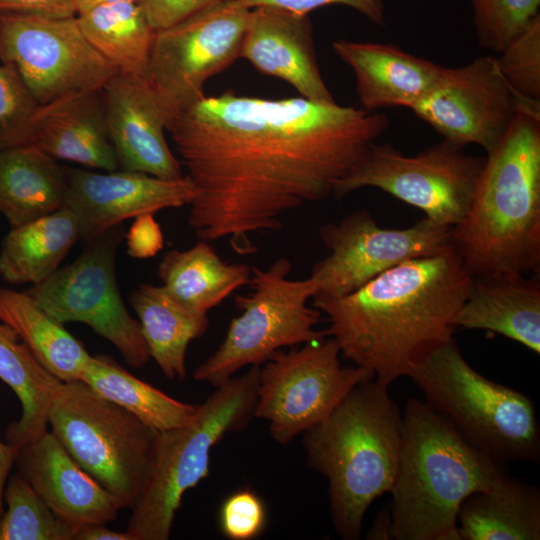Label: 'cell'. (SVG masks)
I'll return each mask as SVG.
<instances>
[{
    "instance_id": "cell-14",
    "label": "cell",
    "mask_w": 540,
    "mask_h": 540,
    "mask_svg": "<svg viewBox=\"0 0 540 540\" xmlns=\"http://www.w3.org/2000/svg\"><path fill=\"white\" fill-rule=\"evenodd\" d=\"M0 60L39 105L68 93L103 89L118 72L87 41L76 15L1 13Z\"/></svg>"
},
{
    "instance_id": "cell-32",
    "label": "cell",
    "mask_w": 540,
    "mask_h": 540,
    "mask_svg": "<svg viewBox=\"0 0 540 540\" xmlns=\"http://www.w3.org/2000/svg\"><path fill=\"white\" fill-rule=\"evenodd\" d=\"M80 380L158 432L187 425L197 410L136 378L110 356H91Z\"/></svg>"
},
{
    "instance_id": "cell-26",
    "label": "cell",
    "mask_w": 540,
    "mask_h": 540,
    "mask_svg": "<svg viewBox=\"0 0 540 540\" xmlns=\"http://www.w3.org/2000/svg\"><path fill=\"white\" fill-rule=\"evenodd\" d=\"M150 358L170 380L186 377V352L208 329L207 314L179 303L162 285L140 284L130 295Z\"/></svg>"
},
{
    "instance_id": "cell-45",
    "label": "cell",
    "mask_w": 540,
    "mask_h": 540,
    "mask_svg": "<svg viewBox=\"0 0 540 540\" xmlns=\"http://www.w3.org/2000/svg\"><path fill=\"white\" fill-rule=\"evenodd\" d=\"M118 1H134L140 3V0H75L76 15L95 6Z\"/></svg>"
},
{
    "instance_id": "cell-20",
    "label": "cell",
    "mask_w": 540,
    "mask_h": 540,
    "mask_svg": "<svg viewBox=\"0 0 540 540\" xmlns=\"http://www.w3.org/2000/svg\"><path fill=\"white\" fill-rule=\"evenodd\" d=\"M240 58L261 73L285 81L303 98L335 102L320 72L313 27L306 14L273 6L251 9Z\"/></svg>"
},
{
    "instance_id": "cell-12",
    "label": "cell",
    "mask_w": 540,
    "mask_h": 540,
    "mask_svg": "<svg viewBox=\"0 0 540 540\" xmlns=\"http://www.w3.org/2000/svg\"><path fill=\"white\" fill-rule=\"evenodd\" d=\"M340 357L328 337L280 349L260 366L254 418L269 423L277 443L286 445L321 423L356 385L375 378L368 369L343 367Z\"/></svg>"
},
{
    "instance_id": "cell-28",
    "label": "cell",
    "mask_w": 540,
    "mask_h": 540,
    "mask_svg": "<svg viewBox=\"0 0 540 540\" xmlns=\"http://www.w3.org/2000/svg\"><path fill=\"white\" fill-rule=\"evenodd\" d=\"M78 240L79 223L67 207L12 227L0 250V277L10 284L40 283L59 269Z\"/></svg>"
},
{
    "instance_id": "cell-23",
    "label": "cell",
    "mask_w": 540,
    "mask_h": 540,
    "mask_svg": "<svg viewBox=\"0 0 540 540\" xmlns=\"http://www.w3.org/2000/svg\"><path fill=\"white\" fill-rule=\"evenodd\" d=\"M539 275L473 276L453 326L487 330L540 353Z\"/></svg>"
},
{
    "instance_id": "cell-38",
    "label": "cell",
    "mask_w": 540,
    "mask_h": 540,
    "mask_svg": "<svg viewBox=\"0 0 540 540\" xmlns=\"http://www.w3.org/2000/svg\"><path fill=\"white\" fill-rule=\"evenodd\" d=\"M243 6L253 9L259 6H273L300 14L308 15L316 8L328 5L350 7L372 23L385 26L386 16L383 0H235Z\"/></svg>"
},
{
    "instance_id": "cell-3",
    "label": "cell",
    "mask_w": 540,
    "mask_h": 540,
    "mask_svg": "<svg viewBox=\"0 0 540 540\" xmlns=\"http://www.w3.org/2000/svg\"><path fill=\"white\" fill-rule=\"evenodd\" d=\"M451 247L472 276L539 275L540 106H524L488 154Z\"/></svg>"
},
{
    "instance_id": "cell-40",
    "label": "cell",
    "mask_w": 540,
    "mask_h": 540,
    "mask_svg": "<svg viewBox=\"0 0 540 540\" xmlns=\"http://www.w3.org/2000/svg\"><path fill=\"white\" fill-rule=\"evenodd\" d=\"M220 0H140L154 30H161Z\"/></svg>"
},
{
    "instance_id": "cell-27",
    "label": "cell",
    "mask_w": 540,
    "mask_h": 540,
    "mask_svg": "<svg viewBox=\"0 0 540 540\" xmlns=\"http://www.w3.org/2000/svg\"><path fill=\"white\" fill-rule=\"evenodd\" d=\"M161 285L179 303L207 314L242 286L249 285L251 267L228 263L207 242L164 254L157 269Z\"/></svg>"
},
{
    "instance_id": "cell-25",
    "label": "cell",
    "mask_w": 540,
    "mask_h": 540,
    "mask_svg": "<svg viewBox=\"0 0 540 540\" xmlns=\"http://www.w3.org/2000/svg\"><path fill=\"white\" fill-rule=\"evenodd\" d=\"M458 522L460 540H539L540 490L507 474L469 495Z\"/></svg>"
},
{
    "instance_id": "cell-7",
    "label": "cell",
    "mask_w": 540,
    "mask_h": 540,
    "mask_svg": "<svg viewBox=\"0 0 540 540\" xmlns=\"http://www.w3.org/2000/svg\"><path fill=\"white\" fill-rule=\"evenodd\" d=\"M260 366L231 377L197 406L185 426L158 433L150 474L131 508L126 531L134 540H167L184 493L208 476L210 452L254 418Z\"/></svg>"
},
{
    "instance_id": "cell-42",
    "label": "cell",
    "mask_w": 540,
    "mask_h": 540,
    "mask_svg": "<svg viewBox=\"0 0 540 540\" xmlns=\"http://www.w3.org/2000/svg\"><path fill=\"white\" fill-rule=\"evenodd\" d=\"M74 540H134V538L127 531H114L106 524H88L77 529Z\"/></svg>"
},
{
    "instance_id": "cell-36",
    "label": "cell",
    "mask_w": 540,
    "mask_h": 540,
    "mask_svg": "<svg viewBox=\"0 0 540 540\" xmlns=\"http://www.w3.org/2000/svg\"><path fill=\"white\" fill-rule=\"evenodd\" d=\"M18 74L0 65V151L32 141V124L39 108Z\"/></svg>"
},
{
    "instance_id": "cell-39",
    "label": "cell",
    "mask_w": 540,
    "mask_h": 540,
    "mask_svg": "<svg viewBox=\"0 0 540 540\" xmlns=\"http://www.w3.org/2000/svg\"><path fill=\"white\" fill-rule=\"evenodd\" d=\"M125 237L128 254L137 259L154 257L164 245L162 230L153 213L136 216Z\"/></svg>"
},
{
    "instance_id": "cell-34",
    "label": "cell",
    "mask_w": 540,
    "mask_h": 540,
    "mask_svg": "<svg viewBox=\"0 0 540 540\" xmlns=\"http://www.w3.org/2000/svg\"><path fill=\"white\" fill-rule=\"evenodd\" d=\"M478 44L500 53L540 15V0H470Z\"/></svg>"
},
{
    "instance_id": "cell-13",
    "label": "cell",
    "mask_w": 540,
    "mask_h": 540,
    "mask_svg": "<svg viewBox=\"0 0 540 540\" xmlns=\"http://www.w3.org/2000/svg\"><path fill=\"white\" fill-rule=\"evenodd\" d=\"M124 236L122 224L112 227L86 243L72 263L25 292L59 322L88 325L137 369L151 358L139 322L127 310L117 285L116 250Z\"/></svg>"
},
{
    "instance_id": "cell-19",
    "label": "cell",
    "mask_w": 540,
    "mask_h": 540,
    "mask_svg": "<svg viewBox=\"0 0 540 540\" xmlns=\"http://www.w3.org/2000/svg\"><path fill=\"white\" fill-rule=\"evenodd\" d=\"M103 93L119 168L168 180L182 178L181 164L165 137V118L146 79L117 72Z\"/></svg>"
},
{
    "instance_id": "cell-44",
    "label": "cell",
    "mask_w": 540,
    "mask_h": 540,
    "mask_svg": "<svg viewBox=\"0 0 540 540\" xmlns=\"http://www.w3.org/2000/svg\"><path fill=\"white\" fill-rule=\"evenodd\" d=\"M391 516L390 511L381 513L377 519H375L374 525L370 532L367 534L368 539H391Z\"/></svg>"
},
{
    "instance_id": "cell-31",
    "label": "cell",
    "mask_w": 540,
    "mask_h": 540,
    "mask_svg": "<svg viewBox=\"0 0 540 540\" xmlns=\"http://www.w3.org/2000/svg\"><path fill=\"white\" fill-rule=\"evenodd\" d=\"M76 18L87 41L118 72L145 78L156 30L139 2L98 5Z\"/></svg>"
},
{
    "instance_id": "cell-41",
    "label": "cell",
    "mask_w": 540,
    "mask_h": 540,
    "mask_svg": "<svg viewBox=\"0 0 540 540\" xmlns=\"http://www.w3.org/2000/svg\"><path fill=\"white\" fill-rule=\"evenodd\" d=\"M1 13L71 17L76 15V8L75 0H0Z\"/></svg>"
},
{
    "instance_id": "cell-22",
    "label": "cell",
    "mask_w": 540,
    "mask_h": 540,
    "mask_svg": "<svg viewBox=\"0 0 540 540\" xmlns=\"http://www.w3.org/2000/svg\"><path fill=\"white\" fill-rule=\"evenodd\" d=\"M31 143L54 159L102 171L120 169L108 132L103 89L68 93L40 105Z\"/></svg>"
},
{
    "instance_id": "cell-16",
    "label": "cell",
    "mask_w": 540,
    "mask_h": 540,
    "mask_svg": "<svg viewBox=\"0 0 540 540\" xmlns=\"http://www.w3.org/2000/svg\"><path fill=\"white\" fill-rule=\"evenodd\" d=\"M527 105L501 75L496 58L479 56L461 67H444L434 88L410 110L443 139L488 154Z\"/></svg>"
},
{
    "instance_id": "cell-9",
    "label": "cell",
    "mask_w": 540,
    "mask_h": 540,
    "mask_svg": "<svg viewBox=\"0 0 540 540\" xmlns=\"http://www.w3.org/2000/svg\"><path fill=\"white\" fill-rule=\"evenodd\" d=\"M291 271L286 258L267 268L251 267V291L234 299L241 313L231 320L218 348L195 369V380L218 387L245 366H261L284 347L326 337L315 329L322 313L308 305L316 281L310 276L292 280Z\"/></svg>"
},
{
    "instance_id": "cell-11",
    "label": "cell",
    "mask_w": 540,
    "mask_h": 540,
    "mask_svg": "<svg viewBox=\"0 0 540 540\" xmlns=\"http://www.w3.org/2000/svg\"><path fill=\"white\" fill-rule=\"evenodd\" d=\"M251 9L220 0L156 30L145 79L169 123L205 95V83L240 58Z\"/></svg>"
},
{
    "instance_id": "cell-21",
    "label": "cell",
    "mask_w": 540,
    "mask_h": 540,
    "mask_svg": "<svg viewBox=\"0 0 540 540\" xmlns=\"http://www.w3.org/2000/svg\"><path fill=\"white\" fill-rule=\"evenodd\" d=\"M334 53L355 75L362 109H411L437 84L443 66L412 55L393 44L337 40Z\"/></svg>"
},
{
    "instance_id": "cell-17",
    "label": "cell",
    "mask_w": 540,
    "mask_h": 540,
    "mask_svg": "<svg viewBox=\"0 0 540 540\" xmlns=\"http://www.w3.org/2000/svg\"><path fill=\"white\" fill-rule=\"evenodd\" d=\"M65 207L76 216L85 244L124 220L190 205L197 189L187 175L168 180L142 172H92L65 167Z\"/></svg>"
},
{
    "instance_id": "cell-1",
    "label": "cell",
    "mask_w": 540,
    "mask_h": 540,
    "mask_svg": "<svg viewBox=\"0 0 540 540\" xmlns=\"http://www.w3.org/2000/svg\"><path fill=\"white\" fill-rule=\"evenodd\" d=\"M388 126L383 113L301 96H204L166 129L198 192L189 226L200 240L255 253L252 234L327 199Z\"/></svg>"
},
{
    "instance_id": "cell-18",
    "label": "cell",
    "mask_w": 540,
    "mask_h": 540,
    "mask_svg": "<svg viewBox=\"0 0 540 540\" xmlns=\"http://www.w3.org/2000/svg\"><path fill=\"white\" fill-rule=\"evenodd\" d=\"M15 467L52 512L76 531L88 524L113 522L124 508L73 459L52 432L19 446Z\"/></svg>"
},
{
    "instance_id": "cell-30",
    "label": "cell",
    "mask_w": 540,
    "mask_h": 540,
    "mask_svg": "<svg viewBox=\"0 0 540 540\" xmlns=\"http://www.w3.org/2000/svg\"><path fill=\"white\" fill-rule=\"evenodd\" d=\"M0 379L21 404L20 418L8 425L5 434V441L18 448L47 431L49 410L62 381L48 372L15 330L3 322H0Z\"/></svg>"
},
{
    "instance_id": "cell-33",
    "label": "cell",
    "mask_w": 540,
    "mask_h": 540,
    "mask_svg": "<svg viewBox=\"0 0 540 540\" xmlns=\"http://www.w3.org/2000/svg\"><path fill=\"white\" fill-rule=\"evenodd\" d=\"M3 501L0 540H74L76 530L52 512L20 472L9 475Z\"/></svg>"
},
{
    "instance_id": "cell-43",
    "label": "cell",
    "mask_w": 540,
    "mask_h": 540,
    "mask_svg": "<svg viewBox=\"0 0 540 540\" xmlns=\"http://www.w3.org/2000/svg\"><path fill=\"white\" fill-rule=\"evenodd\" d=\"M18 448L0 439V520L4 513L3 494L12 468L15 466Z\"/></svg>"
},
{
    "instance_id": "cell-24",
    "label": "cell",
    "mask_w": 540,
    "mask_h": 540,
    "mask_svg": "<svg viewBox=\"0 0 540 540\" xmlns=\"http://www.w3.org/2000/svg\"><path fill=\"white\" fill-rule=\"evenodd\" d=\"M65 167L32 143L0 151V212L17 227L65 207Z\"/></svg>"
},
{
    "instance_id": "cell-6",
    "label": "cell",
    "mask_w": 540,
    "mask_h": 540,
    "mask_svg": "<svg viewBox=\"0 0 540 540\" xmlns=\"http://www.w3.org/2000/svg\"><path fill=\"white\" fill-rule=\"evenodd\" d=\"M408 377L434 411L494 460L539 461L540 430L532 399L474 370L454 338L418 360Z\"/></svg>"
},
{
    "instance_id": "cell-4",
    "label": "cell",
    "mask_w": 540,
    "mask_h": 540,
    "mask_svg": "<svg viewBox=\"0 0 540 540\" xmlns=\"http://www.w3.org/2000/svg\"><path fill=\"white\" fill-rule=\"evenodd\" d=\"M507 474L505 464L472 445L426 402L410 398L390 491L391 539L460 540L462 502Z\"/></svg>"
},
{
    "instance_id": "cell-35",
    "label": "cell",
    "mask_w": 540,
    "mask_h": 540,
    "mask_svg": "<svg viewBox=\"0 0 540 540\" xmlns=\"http://www.w3.org/2000/svg\"><path fill=\"white\" fill-rule=\"evenodd\" d=\"M495 58L513 92L528 103L540 105V15Z\"/></svg>"
},
{
    "instance_id": "cell-2",
    "label": "cell",
    "mask_w": 540,
    "mask_h": 540,
    "mask_svg": "<svg viewBox=\"0 0 540 540\" xmlns=\"http://www.w3.org/2000/svg\"><path fill=\"white\" fill-rule=\"evenodd\" d=\"M473 276L451 248L405 261L358 290L314 298L327 315L325 336L341 357L390 384L441 343L453 338V318Z\"/></svg>"
},
{
    "instance_id": "cell-29",
    "label": "cell",
    "mask_w": 540,
    "mask_h": 540,
    "mask_svg": "<svg viewBox=\"0 0 540 540\" xmlns=\"http://www.w3.org/2000/svg\"><path fill=\"white\" fill-rule=\"evenodd\" d=\"M0 322L14 329L41 365L60 381L80 380L91 355L26 292L0 289Z\"/></svg>"
},
{
    "instance_id": "cell-5",
    "label": "cell",
    "mask_w": 540,
    "mask_h": 540,
    "mask_svg": "<svg viewBox=\"0 0 540 540\" xmlns=\"http://www.w3.org/2000/svg\"><path fill=\"white\" fill-rule=\"evenodd\" d=\"M307 465L327 478L334 530L344 540L361 536L372 502L390 493L401 449V415L388 384L356 385L321 423L303 433Z\"/></svg>"
},
{
    "instance_id": "cell-8",
    "label": "cell",
    "mask_w": 540,
    "mask_h": 540,
    "mask_svg": "<svg viewBox=\"0 0 540 540\" xmlns=\"http://www.w3.org/2000/svg\"><path fill=\"white\" fill-rule=\"evenodd\" d=\"M73 459L131 509L146 484L158 431L82 380L61 382L48 415Z\"/></svg>"
},
{
    "instance_id": "cell-10",
    "label": "cell",
    "mask_w": 540,
    "mask_h": 540,
    "mask_svg": "<svg viewBox=\"0 0 540 540\" xmlns=\"http://www.w3.org/2000/svg\"><path fill=\"white\" fill-rule=\"evenodd\" d=\"M485 160L445 139L412 156L373 142L332 195L343 198L364 187L377 188L452 228L468 212Z\"/></svg>"
},
{
    "instance_id": "cell-37",
    "label": "cell",
    "mask_w": 540,
    "mask_h": 540,
    "mask_svg": "<svg viewBox=\"0 0 540 540\" xmlns=\"http://www.w3.org/2000/svg\"><path fill=\"white\" fill-rule=\"evenodd\" d=\"M266 513L261 499L251 490L244 489L230 495L220 511L222 532L233 540L256 537L264 528Z\"/></svg>"
},
{
    "instance_id": "cell-15",
    "label": "cell",
    "mask_w": 540,
    "mask_h": 540,
    "mask_svg": "<svg viewBox=\"0 0 540 540\" xmlns=\"http://www.w3.org/2000/svg\"><path fill=\"white\" fill-rule=\"evenodd\" d=\"M450 230L426 217L410 227L382 228L363 209L325 223L318 234L329 253L311 268L312 299L348 295L396 265L441 253L451 248Z\"/></svg>"
}]
</instances>
